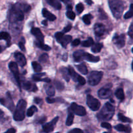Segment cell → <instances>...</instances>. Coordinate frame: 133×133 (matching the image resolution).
<instances>
[{"instance_id": "cell-28", "label": "cell", "mask_w": 133, "mask_h": 133, "mask_svg": "<svg viewBox=\"0 0 133 133\" xmlns=\"http://www.w3.org/2000/svg\"><path fill=\"white\" fill-rule=\"evenodd\" d=\"M46 92L49 96H53L56 94V90L53 86H46Z\"/></svg>"}, {"instance_id": "cell-32", "label": "cell", "mask_w": 133, "mask_h": 133, "mask_svg": "<svg viewBox=\"0 0 133 133\" xmlns=\"http://www.w3.org/2000/svg\"><path fill=\"white\" fill-rule=\"evenodd\" d=\"M93 44H94V41H93V40L92 38H91V37L89 38L87 40H85V41H83L82 42V46L86 47V48H87V47L92 46Z\"/></svg>"}, {"instance_id": "cell-45", "label": "cell", "mask_w": 133, "mask_h": 133, "mask_svg": "<svg viewBox=\"0 0 133 133\" xmlns=\"http://www.w3.org/2000/svg\"><path fill=\"white\" fill-rule=\"evenodd\" d=\"M101 127H103L104 129H110L112 128V126L110 123H107V122H102L101 123Z\"/></svg>"}, {"instance_id": "cell-57", "label": "cell", "mask_w": 133, "mask_h": 133, "mask_svg": "<svg viewBox=\"0 0 133 133\" xmlns=\"http://www.w3.org/2000/svg\"><path fill=\"white\" fill-rule=\"evenodd\" d=\"M46 120V117H43V118H42V119H40V120L39 121V123H44Z\"/></svg>"}, {"instance_id": "cell-56", "label": "cell", "mask_w": 133, "mask_h": 133, "mask_svg": "<svg viewBox=\"0 0 133 133\" xmlns=\"http://www.w3.org/2000/svg\"><path fill=\"white\" fill-rule=\"evenodd\" d=\"M16 130L14 129H8L7 131V132H16Z\"/></svg>"}, {"instance_id": "cell-52", "label": "cell", "mask_w": 133, "mask_h": 133, "mask_svg": "<svg viewBox=\"0 0 133 133\" xmlns=\"http://www.w3.org/2000/svg\"><path fill=\"white\" fill-rule=\"evenodd\" d=\"M60 1H61L66 5H69V4L71 3V0H60Z\"/></svg>"}, {"instance_id": "cell-13", "label": "cell", "mask_w": 133, "mask_h": 133, "mask_svg": "<svg viewBox=\"0 0 133 133\" xmlns=\"http://www.w3.org/2000/svg\"><path fill=\"white\" fill-rule=\"evenodd\" d=\"M98 96L100 98L103 99H108L112 96V91L107 88H100L99 91H98Z\"/></svg>"}, {"instance_id": "cell-34", "label": "cell", "mask_w": 133, "mask_h": 133, "mask_svg": "<svg viewBox=\"0 0 133 133\" xmlns=\"http://www.w3.org/2000/svg\"><path fill=\"white\" fill-rule=\"evenodd\" d=\"M92 15L90 14H88L83 16V18H82V19H83V22H84L86 24L89 25L90 23H91V19H92Z\"/></svg>"}, {"instance_id": "cell-63", "label": "cell", "mask_w": 133, "mask_h": 133, "mask_svg": "<svg viewBox=\"0 0 133 133\" xmlns=\"http://www.w3.org/2000/svg\"><path fill=\"white\" fill-rule=\"evenodd\" d=\"M132 53H133V48H132Z\"/></svg>"}, {"instance_id": "cell-27", "label": "cell", "mask_w": 133, "mask_h": 133, "mask_svg": "<svg viewBox=\"0 0 133 133\" xmlns=\"http://www.w3.org/2000/svg\"><path fill=\"white\" fill-rule=\"evenodd\" d=\"M69 73H70V77H72V79H73V81L75 82L78 81V74L74 71V69L71 67V66H69Z\"/></svg>"}, {"instance_id": "cell-50", "label": "cell", "mask_w": 133, "mask_h": 133, "mask_svg": "<svg viewBox=\"0 0 133 133\" xmlns=\"http://www.w3.org/2000/svg\"><path fill=\"white\" fill-rule=\"evenodd\" d=\"M46 101L48 103H53L56 102V99H55L50 98V97H47Z\"/></svg>"}, {"instance_id": "cell-62", "label": "cell", "mask_w": 133, "mask_h": 133, "mask_svg": "<svg viewBox=\"0 0 133 133\" xmlns=\"http://www.w3.org/2000/svg\"><path fill=\"white\" fill-rule=\"evenodd\" d=\"M132 70H133V62H132Z\"/></svg>"}, {"instance_id": "cell-49", "label": "cell", "mask_w": 133, "mask_h": 133, "mask_svg": "<svg viewBox=\"0 0 133 133\" xmlns=\"http://www.w3.org/2000/svg\"><path fill=\"white\" fill-rule=\"evenodd\" d=\"M71 29H72L71 25H68L66 26V27H65V28H64L63 31H64V32H69V31H70V30H71Z\"/></svg>"}, {"instance_id": "cell-3", "label": "cell", "mask_w": 133, "mask_h": 133, "mask_svg": "<svg viewBox=\"0 0 133 133\" xmlns=\"http://www.w3.org/2000/svg\"><path fill=\"white\" fill-rule=\"evenodd\" d=\"M115 109L109 103H106L97 115L99 120H109L114 114Z\"/></svg>"}, {"instance_id": "cell-30", "label": "cell", "mask_w": 133, "mask_h": 133, "mask_svg": "<svg viewBox=\"0 0 133 133\" xmlns=\"http://www.w3.org/2000/svg\"><path fill=\"white\" fill-rule=\"evenodd\" d=\"M0 40H5L7 42L8 44H9L10 41V36L9 34L7 32H0Z\"/></svg>"}, {"instance_id": "cell-17", "label": "cell", "mask_w": 133, "mask_h": 133, "mask_svg": "<svg viewBox=\"0 0 133 133\" xmlns=\"http://www.w3.org/2000/svg\"><path fill=\"white\" fill-rule=\"evenodd\" d=\"M22 87L23 89L26 90H31L33 92H36L37 90V87L35 84H32L30 82L26 81L23 83L22 84Z\"/></svg>"}, {"instance_id": "cell-38", "label": "cell", "mask_w": 133, "mask_h": 133, "mask_svg": "<svg viewBox=\"0 0 133 133\" xmlns=\"http://www.w3.org/2000/svg\"><path fill=\"white\" fill-rule=\"evenodd\" d=\"M48 58H49V57H48V55L44 53L39 57V62H42V63H46L48 61Z\"/></svg>"}, {"instance_id": "cell-22", "label": "cell", "mask_w": 133, "mask_h": 133, "mask_svg": "<svg viewBox=\"0 0 133 133\" xmlns=\"http://www.w3.org/2000/svg\"><path fill=\"white\" fill-rule=\"evenodd\" d=\"M49 5L53 6L55 9L59 10L61 9V4L59 0H46Z\"/></svg>"}, {"instance_id": "cell-39", "label": "cell", "mask_w": 133, "mask_h": 133, "mask_svg": "<svg viewBox=\"0 0 133 133\" xmlns=\"http://www.w3.org/2000/svg\"><path fill=\"white\" fill-rule=\"evenodd\" d=\"M45 75L44 73L43 74H35V75H33V81L37 82H39V81H41L42 79H41V77L43 76V75Z\"/></svg>"}, {"instance_id": "cell-18", "label": "cell", "mask_w": 133, "mask_h": 133, "mask_svg": "<svg viewBox=\"0 0 133 133\" xmlns=\"http://www.w3.org/2000/svg\"><path fill=\"white\" fill-rule=\"evenodd\" d=\"M42 13H43V16L46 18L47 19H48V20L54 21L56 19V16L53 15L50 12L48 11L46 9H43V10H42Z\"/></svg>"}, {"instance_id": "cell-6", "label": "cell", "mask_w": 133, "mask_h": 133, "mask_svg": "<svg viewBox=\"0 0 133 133\" xmlns=\"http://www.w3.org/2000/svg\"><path fill=\"white\" fill-rule=\"evenodd\" d=\"M87 105L93 111H97L100 107V101L91 95H87Z\"/></svg>"}, {"instance_id": "cell-31", "label": "cell", "mask_w": 133, "mask_h": 133, "mask_svg": "<svg viewBox=\"0 0 133 133\" xmlns=\"http://www.w3.org/2000/svg\"><path fill=\"white\" fill-rule=\"evenodd\" d=\"M115 94H116V96L117 97V98L121 100V101H123L125 99V94H124V92L122 88H119V89H117L116 90Z\"/></svg>"}, {"instance_id": "cell-21", "label": "cell", "mask_w": 133, "mask_h": 133, "mask_svg": "<svg viewBox=\"0 0 133 133\" xmlns=\"http://www.w3.org/2000/svg\"><path fill=\"white\" fill-rule=\"evenodd\" d=\"M115 129L117 130V131H119V132H129L131 131V129L128 126L123 125L122 124H118L117 125H116L114 127Z\"/></svg>"}, {"instance_id": "cell-47", "label": "cell", "mask_w": 133, "mask_h": 133, "mask_svg": "<svg viewBox=\"0 0 133 133\" xmlns=\"http://www.w3.org/2000/svg\"><path fill=\"white\" fill-rule=\"evenodd\" d=\"M18 46H19L20 49L22 51H26V48H25L24 45V41L20 42L18 43Z\"/></svg>"}, {"instance_id": "cell-58", "label": "cell", "mask_w": 133, "mask_h": 133, "mask_svg": "<svg viewBox=\"0 0 133 133\" xmlns=\"http://www.w3.org/2000/svg\"><path fill=\"white\" fill-rule=\"evenodd\" d=\"M86 2L88 4V5H92V3H93V1H91V0H86Z\"/></svg>"}, {"instance_id": "cell-23", "label": "cell", "mask_w": 133, "mask_h": 133, "mask_svg": "<svg viewBox=\"0 0 133 133\" xmlns=\"http://www.w3.org/2000/svg\"><path fill=\"white\" fill-rule=\"evenodd\" d=\"M68 111H69V112H68L67 118H66V125L67 126H70L72 124L73 120H74V114H73V112H72L70 109H69Z\"/></svg>"}, {"instance_id": "cell-35", "label": "cell", "mask_w": 133, "mask_h": 133, "mask_svg": "<svg viewBox=\"0 0 133 133\" xmlns=\"http://www.w3.org/2000/svg\"><path fill=\"white\" fill-rule=\"evenodd\" d=\"M32 66L35 72H40L42 71V66L37 62H33Z\"/></svg>"}, {"instance_id": "cell-54", "label": "cell", "mask_w": 133, "mask_h": 133, "mask_svg": "<svg viewBox=\"0 0 133 133\" xmlns=\"http://www.w3.org/2000/svg\"><path fill=\"white\" fill-rule=\"evenodd\" d=\"M34 101H35V103H36L37 104H39L42 101V99H41L37 97V98H35V99H34Z\"/></svg>"}, {"instance_id": "cell-10", "label": "cell", "mask_w": 133, "mask_h": 133, "mask_svg": "<svg viewBox=\"0 0 133 133\" xmlns=\"http://www.w3.org/2000/svg\"><path fill=\"white\" fill-rule=\"evenodd\" d=\"M7 98L6 99H0V103L1 105H4V106L7 107L8 109H9L10 110L13 111V109H14V103L13 102V99L11 98V96H10V94L9 92L7 93Z\"/></svg>"}, {"instance_id": "cell-7", "label": "cell", "mask_w": 133, "mask_h": 133, "mask_svg": "<svg viewBox=\"0 0 133 133\" xmlns=\"http://www.w3.org/2000/svg\"><path fill=\"white\" fill-rule=\"evenodd\" d=\"M9 69L10 70V71H12V73H13V75H14V78H15L16 80L18 86H19L20 87V89L21 90L20 79V74H19V70H18V64H17L16 62H11L9 63Z\"/></svg>"}, {"instance_id": "cell-5", "label": "cell", "mask_w": 133, "mask_h": 133, "mask_svg": "<svg viewBox=\"0 0 133 133\" xmlns=\"http://www.w3.org/2000/svg\"><path fill=\"white\" fill-rule=\"evenodd\" d=\"M103 76V73L102 71H93L90 73L88 76V83L91 86H96L100 83L102 77Z\"/></svg>"}, {"instance_id": "cell-8", "label": "cell", "mask_w": 133, "mask_h": 133, "mask_svg": "<svg viewBox=\"0 0 133 133\" xmlns=\"http://www.w3.org/2000/svg\"><path fill=\"white\" fill-rule=\"evenodd\" d=\"M70 109L74 114L78 116H83L86 114V110L85 108L83 107L80 106V105H78L76 103H72L71 104Z\"/></svg>"}, {"instance_id": "cell-11", "label": "cell", "mask_w": 133, "mask_h": 133, "mask_svg": "<svg viewBox=\"0 0 133 133\" xmlns=\"http://www.w3.org/2000/svg\"><path fill=\"white\" fill-rule=\"evenodd\" d=\"M113 42L118 48H122L125 44V36L123 34L116 35L113 38Z\"/></svg>"}, {"instance_id": "cell-33", "label": "cell", "mask_w": 133, "mask_h": 133, "mask_svg": "<svg viewBox=\"0 0 133 133\" xmlns=\"http://www.w3.org/2000/svg\"><path fill=\"white\" fill-rule=\"evenodd\" d=\"M133 17V4H131L130 6V10L126 12L124 15V18L125 19H129V18Z\"/></svg>"}, {"instance_id": "cell-41", "label": "cell", "mask_w": 133, "mask_h": 133, "mask_svg": "<svg viewBox=\"0 0 133 133\" xmlns=\"http://www.w3.org/2000/svg\"><path fill=\"white\" fill-rule=\"evenodd\" d=\"M76 11L78 12V14H80L83 11V9H84V6L82 3H80L78 5L76 6Z\"/></svg>"}, {"instance_id": "cell-61", "label": "cell", "mask_w": 133, "mask_h": 133, "mask_svg": "<svg viewBox=\"0 0 133 133\" xmlns=\"http://www.w3.org/2000/svg\"><path fill=\"white\" fill-rule=\"evenodd\" d=\"M3 114V112L1 111V110H0V115H1V114Z\"/></svg>"}, {"instance_id": "cell-37", "label": "cell", "mask_w": 133, "mask_h": 133, "mask_svg": "<svg viewBox=\"0 0 133 133\" xmlns=\"http://www.w3.org/2000/svg\"><path fill=\"white\" fill-rule=\"evenodd\" d=\"M118 118L119 119L121 122H127V123H130V122H132V120L130 119H129V118H126V116H125L124 115H123L122 114H121V113H119V114H118Z\"/></svg>"}, {"instance_id": "cell-4", "label": "cell", "mask_w": 133, "mask_h": 133, "mask_svg": "<svg viewBox=\"0 0 133 133\" xmlns=\"http://www.w3.org/2000/svg\"><path fill=\"white\" fill-rule=\"evenodd\" d=\"M27 107V103L25 100L20 99L18 101L13 118L15 121H22L25 118V110Z\"/></svg>"}, {"instance_id": "cell-43", "label": "cell", "mask_w": 133, "mask_h": 133, "mask_svg": "<svg viewBox=\"0 0 133 133\" xmlns=\"http://www.w3.org/2000/svg\"><path fill=\"white\" fill-rule=\"evenodd\" d=\"M55 36H56V40H57V42L59 43L60 41H61V38H62V37L63 36V33H62V32H56V35H55Z\"/></svg>"}, {"instance_id": "cell-1", "label": "cell", "mask_w": 133, "mask_h": 133, "mask_svg": "<svg viewBox=\"0 0 133 133\" xmlns=\"http://www.w3.org/2000/svg\"><path fill=\"white\" fill-rule=\"evenodd\" d=\"M31 6L27 4L16 3L13 5L10 10V22H16L22 21L24 18L23 12H27L30 10Z\"/></svg>"}, {"instance_id": "cell-46", "label": "cell", "mask_w": 133, "mask_h": 133, "mask_svg": "<svg viewBox=\"0 0 133 133\" xmlns=\"http://www.w3.org/2000/svg\"><path fill=\"white\" fill-rule=\"evenodd\" d=\"M128 35L133 38V22L130 24V27H129V31H128Z\"/></svg>"}, {"instance_id": "cell-15", "label": "cell", "mask_w": 133, "mask_h": 133, "mask_svg": "<svg viewBox=\"0 0 133 133\" xmlns=\"http://www.w3.org/2000/svg\"><path fill=\"white\" fill-rule=\"evenodd\" d=\"M14 57H15L17 63L20 66L23 67L26 64V58L22 53L17 52V53L14 54Z\"/></svg>"}, {"instance_id": "cell-19", "label": "cell", "mask_w": 133, "mask_h": 133, "mask_svg": "<svg viewBox=\"0 0 133 133\" xmlns=\"http://www.w3.org/2000/svg\"><path fill=\"white\" fill-rule=\"evenodd\" d=\"M72 38L70 35H63L59 43L63 48H66V45L72 41Z\"/></svg>"}, {"instance_id": "cell-48", "label": "cell", "mask_w": 133, "mask_h": 133, "mask_svg": "<svg viewBox=\"0 0 133 133\" xmlns=\"http://www.w3.org/2000/svg\"><path fill=\"white\" fill-rule=\"evenodd\" d=\"M80 44V40L79 39H77V38L73 40L72 42V46H77V45H79Z\"/></svg>"}, {"instance_id": "cell-44", "label": "cell", "mask_w": 133, "mask_h": 133, "mask_svg": "<svg viewBox=\"0 0 133 133\" xmlns=\"http://www.w3.org/2000/svg\"><path fill=\"white\" fill-rule=\"evenodd\" d=\"M78 82L80 83V84H81V85H84L86 83V80H85L84 78H83V77L80 76V75H78Z\"/></svg>"}, {"instance_id": "cell-42", "label": "cell", "mask_w": 133, "mask_h": 133, "mask_svg": "<svg viewBox=\"0 0 133 133\" xmlns=\"http://www.w3.org/2000/svg\"><path fill=\"white\" fill-rule=\"evenodd\" d=\"M54 84L56 85V88L59 90H62L64 89V85L63 83H61V82L58 81H56L54 82Z\"/></svg>"}, {"instance_id": "cell-36", "label": "cell", "mask_w": 133, "mask_h": 133, "mask_svg": "<svg viewBox=\"0 0 133 133\" xmlns=\"http://www.w3.org/2000/svg\"><path fill=\"white\" fill-rule=\"evenodd\" d=\"M37 111V108L35 106H31L29 109L27 110V116L28 117H31L34 114V113Z\"/></svg>"}, {"instance_id": "cell-53", "label": "cell", "mask_w": 133, "mask_h": 133, "mask_svg": "<svg viewBox=\"0 0 133 133\" xmlns=\"http://www.w3.org/2000/svg\"><path fill=\"white\" fill-rule=\"evenodd\" d=\"M41 81L46 82V83H50V82H51V80L49 79V78H44V79H42Z\"/></svg>"}, {"instance_id": "cell-2", "label": "cell", "mask_w": 133, "mask_h": 133, "mask_svg": "<svg viewBox=\"0 0 133 133\" xmlns=\"http://www.w3.org/2000/svg\"><path fill=\"white\" fill-rule=\"evenodd\" d=\"M108 4L113 16L117 19H119L124 10L122 0H108Z\"/></svg>"}, {"instance_id": "cell-25", "label": "cell", "mask_w": 133, "mask_h": 133, "mask_svg": "<svg viewBox=\"0 0 133 133\" xmlns=\"http://www.w3.org/2000/svg\"><path fill=\"white\" fill-rule=\"evenodd\" d=\"M76 68L83 75H86L88 73V70H87V68L85 64H81L77 65Z\"/></svg>"}, {"instance_id": "cell-60", "label": "cell", "mask_w": 133, "mask_h": 133, "mask_svg": "<svg viewBox=\"0 0 133 133\" xmlns=\"http://www.w3.org/2000/svg\"><path fill=\"white\" fill-rule=\"evenodd\" d=\"M1 51H2V48L0 46V53H1Z\"/></svg>"}, {"instance_id": "cell-55", "label": "cell", "mask_w": 133, "mask_h": 133, "mask_svg": "<svg viewBox=\"0 0 133 133\" xmlns=\"http://www.w3.org/2000/svg\"><path fill=\"white\" fill-rule=\"evenodd\" d=\"M66 9H67L68 10H72V6L71 4L67 5V6H66Z\"/></svg>"}, {"instance_id": "cell-14", "label": "cell", "mask_w": 133, "mask_h": 133, "mask_svg": "<svg viewBox=\"0 0 133 133\" xmlns=\"http://www.w3.org/2000/svg\"><path fill=\"white\" fill-rule=\"evenodd\" d=\"M82 59L86 60V61L91 62H97L100 61V58H99V57L93 56L92 55L89 54V53H86V52L84 51L82 53Z\"/></svg>"}, {"instance_id": "cell-26", "label": "cell", "mask_w": 133, "mask_h": 133, "mask_svg": "<svg viewBox=\"0 0 133 133\" xmlns=\"http://www.w3.org/2000/svg\"><path fill=\"white\" fill-rule=\"evenodd\" d=\"M102 44H101V43H96V44L93 45L92 48H91V51H92L93 53H99L100 51V50L102 49Z\"/></svg>"}, {"instance_id": "cell-12", "label": "cell", "mask_w": 133, "mask_h": 133, "mask_svg": "<svg viewBox=\"0 0 133 133\" xmlns=\"http://www.w3.org/2000/svg\"><path fill=\"white\" fill-rule=\"evenodd\" d=\"M59 119V117H56L55 118H53L51 122H50L49 123H47L46 124H44L43 126V131L46 132H50L52 131H53V129H54V126L56 125V123L57 122Z\"/></svg>"}, {"instance_id": "cell-40", "label": "cell", "mask_w": 133, "mask_h": 133, "mask_svg": "<svg viewBox=\"0 0 133 133\" xmlns=\"http://www.w3.org/2000/svg\"><path fill=\"white\" fill-rule=\"evenodd\" d=\"M66 15L67 16L68 18H69L70 19H72V20H74L75 19L76 15L74 14V12H72V10H68L66 13Z\"/></svg>"}, {"instance_id": "cell-9", "label": "cell", "mask_w": 133, "mask_h": 133, "mask_svg": "<svg viewBox=\"0 0 133 133\" xmlns=\"http://www.w3.org/2000/svg\"><path fill=\"white\" fill-rule=\"evenodd\" d=\"M94 32L96 37H102L106 32V28L102 23H96L94 25Z\"/></svg>"}, {"instance_id": "cell-51", "label": "cell", "mask_w": 133, "mask_h": 133, "mask_svg": "<svg viewBox=\"0 0 133 133\" xmlns=\"http://www.w3.org/2000/svg\"><path fill=\"white\" fill-rule=\"evenodd\" d=\"M69 132H72V133H80V132H82V130L80 129H74L71 130V131H69Z\"/></svg>"}, {"instance_id": "cell-20", "label": "cell", "mask_w": 133, "mask_h": 133, "mask_svg": "<svg viewBox=\"0 0 133 133\" xmlns=\"http://www.w3.org/2000/svg\"><path fill=\"white\" fill-rule=\"evenodd\" d=\"M61 73L63 75V77L64 78L66 81L69 82L70 79V73H69V68H66L65 67H63L61 68Z\"/></svg>"}, {"instance_id": "cell-59", "label": "cell", "mask_w": 133, "mask_h": 133, "mask_svg": "<svg viewBox=\"0 0 133 133\" xmlns=\"http://www.w3.org/2000/svg\"><path fill=\"white\" fill-rule=\"evenodd\" d=\"M42 23H43L44 25H47V21L46 20L43 21V22H42Z\"/></svg>"}, {"instance_id": "cell-29", "label": "cell", "mask_w": 133, "mask_h": 133, "mask_svg": "<svg viewBox=\"0 0 133 133\" xmlns=\"http://www.w3.org/2000/svg\"><path fill=\"white\" fill-rule=\"evenodd\" d=\"M83 52V51L82 50H79L74 52V54H73V57H74V61H75L76 62H80V61H82V56Z\"/></svg>"}, {"instance_id": "cell-24", "label": "cell", "mask_w": 133, "mask_h": 133, "mask_svg": "<svg viewBox=\"0 0 133 133\" xmlns=\"http://www.w3.org/2000/svg\"><path fill=\"white\" fill-rule=\"evenodd\" d=\"M35 45L38 47V48H40V49H43V50L45 51H50L51 49V48L50 46H48V45H46L44 44V42H40L37 40L36 42H35Z\"/></svg>"}, {"instance_id": "cell-16", "label": "cell", "mask_w": 133, "mask_h": 133, "mask_svg": "<svg viewBox=\"0 0 133 133\" xmlns=\"http://www.w3.org/2000/svg\"><path fill=\"white\" fill-rule=\"evenodd\" d=\"M31 32L34 36L36 37L38 41L44 42V35L42 33L41 31L37 27H33L31 30Z\"/></svg>"}]
</instances>
